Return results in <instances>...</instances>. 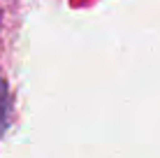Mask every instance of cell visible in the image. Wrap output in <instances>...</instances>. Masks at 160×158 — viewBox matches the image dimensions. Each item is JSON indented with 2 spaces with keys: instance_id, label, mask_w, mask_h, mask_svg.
<instances>
[{
  "instance_id": "1",
  "label": "cell",
  "mask_w": 160,
  "mask_h": 158,
  "mask_svg": "<svg viewBox=\"0 0 160 158\" xmlns=\"http://www.w3.org/2000/svg\"><path fill=\"white\" fill-rule=\"evenodd\" d=\"M9 112H12V100H9V91H7V84L0 79V135L5 133L9 123Z\"/></svg>"
}]
</instances>
